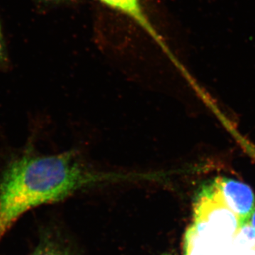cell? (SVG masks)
Returning a JSON list of instances; mask_svg holds the SVG:
<instances>
[{"mask_svg": "<svg viewBox=\"0 0 255 255\" xmlns=\"http://www.w3.org/2000/svg\"><path fill=\"white\" fill-rule=\"evenodd\" d=\"M132 178L130 172L95 169L75 150L15 159L0 180V240L33 208L62 200L83 188Z\"/></svg>", "mask_w": 255, "mask_h": 255, "instance_id": "6da1fadb", "label": "cell"}, {"mask_svg": "<svg viewBox=\"0 0 255 255\" xmlns=\"http://www.w3.org/2000/svg\"><path fill=\"white\" fill-rule=\"evenodd\" d=\"M191 228L206 243H210V238L226 240L237 233L238 218L223 202L214 182L203 187L198 194Z\"/></svg>", "mask_w": 255, "mask_h": 255, "instance_id": "7a4b0ae2", "label": "cell"}, {"mask_svg": "<svg viewBox=\"0 0 255 255\" xmlns=\"http://www.w3.org/2000/svg\"><path fill=\"white\" fill-rule=\"evenodd\" d=\"M214 182L223 202L238 218L239 228L248 223L255 209V196L251 188L228 178H217Z\"/></svg>", "mask_w": 255, "mask_h": 255, "instance_id": "3957f363", "label": "cell"}, {"mask_svg": "<svg viewBox=\"0 0 255 255\" xmlns=\"http://www.w3.org/2000/svg\"><path fill=\"white\" fill-rule=\"evenodd\" d=\"M102 4L124 15L146 32L164 51L168 52L164 40L152 25L142 0H98Z\"/></svg>", "mask_w": 255, "mask_h": 255, "instance_id": "277c9868", "label": "cell"}, {"mask_svg": "<svg viewBox=\"0 0 255 255\" xmlns=\"http://www.w3.org/2000/svg\"><path fill=\"white\" fill-rule=\"evenodd\" d=\"M185 255H210L207 243L202 241L191 227L186 236Z\"/></svg>", "mask_w": 255, "mask_h": 255, "instance_id": "5b68a950", "label": "cell"}, {"mask_svg": "<svg viewBox=\"0 0 255 255\" xmlns=\"http://www.w3.org/2000/svg\"><path fill=\"white\" fill-rule=\"evenodd\" d=\"M236 236L238 246L255 249V229L249 223L238 228Z\"/></svg>", "mask_w": 255, "mask_h": 255, "instance_id": "8992f818", "label": "cell"}, {"mask_svg": "<svg viewBox=\"0 0 255 255\" xmlns=\"http://www.w3.org/2000/svg\"><path fill=\"white\" fill-rule=\"evenodd\" d=\"M38 6L46 9L73 6L78 2V0H33Z\"/></svg>", "mask_w": 255, "mask_h": 255, "instance_id": "52a82bcc", "label": "cell"}, {"mask_svg": "<svg viewBox=\"0 0 255 255\" xmlns=\"http://www.w3.org/2000/svg\"><path fill=\"white\" fill-rule=\"evenodd\" d=\"M7 63V52H6L2 32H1V33H0V67L5 66Z\"/></svg>", "mask_w": 255, "mask_h": 255, "instance_id": "ba28073f", "label": "cell"}, {"mask_svg": "<svg viewBox=\"0 0 255 255\" xmlns=\"http://www.w3.org/2000/svg\"><path fill=\"white\" fill-rule=\"evenodd\" d=\"M31 255H62L60 253L53 249L49 248H41L38 250Z\"/></svg>", "mask_w": 255, "mask_h": 255, "instance_id": "9c48e42d", "label": "cell"}, {"mask_svg": "<svg viewBox=\"0 0 255 255\" xmlns=\"http://www.w3.org/2000/svg\"><path fill=\"white\" fill-rule=\"evenodd\" d=\"M248 223H249L250 224H251V226L255 229V209L253 211V214H251L249 221H248Z\"/></svg>", "mask_w": 255, "mask_h": 255, "instance_id": "30bf717a", "label": "cell"}, {"mask_svg": "<svg viewBox=\"0 0 255 255\" xmlns=\"http://www.w3.org/2000/svg\"><path fill=\"white\" fill-rule=\"evenodd\" d=\"M169 255V254H165V255Z\"/></svg>", "mask_w": 255, "mask_h": 255, "instance_id": "8fae6325", "label": "cell"}]
</instances>
